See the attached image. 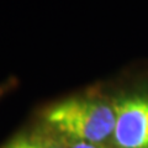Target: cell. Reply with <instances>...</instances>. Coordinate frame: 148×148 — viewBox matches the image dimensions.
<instances>
[{
	"label": "cell",
	"instance_id": "5",
	"mask_svg": "<svg viewBox=\"0 0 148 148\" xmlns=\"http://www.w3.org/2000/svg\"><path fill=\"white\" fill-rule=\"evenodd\" d=\"M48 148H64V147H62V146H57V145H54V146H49Z\"/></svg>",
	"mask_w": 148,
	"mask_h": 148
},
{
	"label": "cell",
	"instance_id": "3",
	"mask_svg": "<svg viewBox=\"0 0 148 148\" xmlns=\"http://www.w3.org/2000/svg\"><path fill=\"white\" fill-rule=\"evenodd\" d=\"M3 148H48L46 142L40 140L38 137L21 135L16 138H14L11 142H9Z\"/></svg>",
	"mask_w": 148,
	"mask_h": 148
},
{
	"label": "cell",
	"instance_id": "1",
	"mask_svg": "<svg viewBox=\"0 0 148 148\" xmlns=\"http://www.w3.org/2000/svg\"><path fill=\"white\" fill-rule=\"evenodd\" d=\"M46 121L68 141L101 143L114 133L115 109L100 98L73 96L49 108Z\"/></svg>",
	"mask_w": 148,
	"mask_h": 148
},
{
	"label": "cell",
	"instance_id": "2",
	"mask_svg": "<svg viewBox=\"0 0 148 148\" xmlns=\"http://www.w3.org/2000/svg\"><path fill=\"white\" fill-rule=\"evenodd\" d=\"M117 148H148V92L135 91L114 101Z\"/></svg>",
	"mask_w": 148,
	"mask_h": 148
},
{
	"label": "cell",
	"instance_id": "4",
	"mask_svg": "<svg viewBox=\"0 0 148 148\" xmlns=\"http://www.w3.org/2000/svg\"><path fill=\"white\" fill-rule=\"evenodd\" d=\"M69 148H108L100 143H86V142H74L69 141Z\"/></svg>",
	"mask_w": 148,
	"mask_h": 148
}]
</instances>
